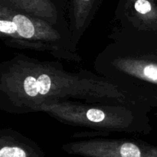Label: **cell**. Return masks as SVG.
Instances as JSON below:
<instances>
[{
    "label": "cell",
    "mask_w": 157,
    "mask_h": 157,
    "mask_svg": "<svg viewBox=\"0 0 157 157\" xmlns=\"http://www.w3.org/2000/svg\"><path fill=\"white\" fill-rule=\"evenodd\" d=\"M66 100L147 104L113 81L84 69L66 71L59 61H42L17 53L0 63L2 111L12 114L35 113L44 104Z\"/></svg>",
    "instance_id": "6da1fadb"
},
{
    "label": "cell",
    "mask_w": 157,
    "mask_h": 157,
    "mask_svg": "<svg viewBox=\"0 0 157 157\" xmlns=\"http://www.w3.org/2000/svg\"><path fill=\"white\" fill-rule=\"evenodd\" d=\"M150 106L143 104L90 103L66 100L44 104L38 112L66 125L88 128L108 136L111 133L147 135L151 131Z\"/></svg>",
    "instance_id": "7a4b0ae2"
},
{
    "label": "cell",
    "mask_w": 157,
    "mask_h": 157,
    "mask_svg": "<svg viewBox=\"0 0 157 157\" xmlns=\"http://www.w3.org/2000/svg\"><path fill=\"white\" fill-rule=\"evenodd\" d=\"M76 139L63 144L61 150L67 154L83 157H157V147L142 140L107 138L76 133Z\"/></svg>",
    "instance_id": "3957f363"
},
{
    "label": "cell",
    "mask_w": 157,
    "mask_h": 157,
    "mask_svg": "<svg viewBox=\"0 0 157 157\" xmlns=\"http://www.w3.org/2000/svg\"><path fill=\"white\" fill-rule=\"evenodd\" d=\"M0 38L45 43L77 53L71 35L40 18L21 13L6 15L0 19Z\"/></svg>",
    "instance_id": "277c9868"
},
{
    "label": "cell",
    "mask_w": 157,
    "mask_h": 157,
    "mask_svg": "<svg viewBox=\"0 0 157 157\" xmlns=\"http://www.w3.org/2000/svg\"><path fill=\"white\" fill-rule=\"evenodd\" d=\"M0 157H45L37 143L20 132L4 127L0 130Z\"/></svg>",
    "instance_id": "5b68a950"
},
{
    "label": "cell",
    "mask_w": 157,
    "mask_h": 157,
    "mask_svg": "<svg viewBox=\"0 0 157 157\" xmlns=\"http://www.w3.org/2000/svg\"><path fill=\"white\" fill-rule=\"evenodd\" d=\"M83 1H84V2H89V1H90V0H83Z\"/></svg>",
    "instance_id": "8992f818"
}]
</instances>
